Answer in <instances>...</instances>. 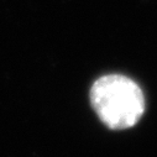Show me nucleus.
<instances>
[{
    "label": "nucleus",
    "mask_w": 157,
    "mask_h": 157,
    "mask_svg": "<svg viewBox=\"0 0 157 157\" xmlns=\"http://www.w3.org/2000/svg\"><path fill=\"white\" fill-rule=\"evenodd\" d=\"M90 101L103 124L113 130L136 125L145 111V97L140 86L121 74L98 78L90 88Z\"/></svg>",
    "instance_id": "f257e3e1"
}]
</instances>
